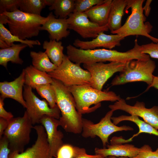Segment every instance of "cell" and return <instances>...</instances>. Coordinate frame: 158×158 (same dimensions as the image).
Wrapping results in <instances>:
<instances>
[{
  "mask_svg": "<svg viewBox=\"0 0 158 158\" xmlns=\"http://www.w3.org/2000/svg\"><path fill=\"white\" fill-rule=\"evenodd\" d=\"M51 84L55 91L56 104L61 114L59 119L60 126L66 132L81 133L83 129L82 114L77 110L72 95L60 81L52 78Z\"/></svg>",
  "mask_w": 158,
  "mask_h": 158,
  "instance_id": "1",
  "label": "cell"
},
{
  "mask_svg": "<svg viewBox=\"0 0 158 158\" xmlns=\"http://www.w3.org/2000/svg\"><path fill=\"white\" fill-rule=\"evenodd\" d=\"M0 14L7 17V24L11 33L23 40L37 36L42 25L48 19L47 17L25 13L19 9Z\"/></svg>",
  "mask_w": 158,
  "mask_h": 158,
  "instance_id": "2",
  "label": "cell"
},
{
  "mask_svg": "<svg viewBox=\"0 0 158 158\" xmlns=\"http://www.w3.org/2000/svg\"><path fill=\"white\" fill-rule=\"evenodd\" d=\"M75 99L78 112L82 114L95 111L91 107L101 104L104 101L116 102L121 99L119 95L111 91L99 90L90 85H74L67 87Z\"/></svg>",
  "mask_w": 158,
  "mask_h": 158,
  "instance_id": "3",
  "label": "cell"
},
{
  "mask_svg": "<svg viewBox=\"0 0 158 158\" xmlns=\"http://www.w3.org/2000/svg\"><path fill=\"white\" fill-rule=\"evenodd\" d=\"M144 1V0H127L125 11L131 8V14L120 29L111 33L124 38L130 35H142L149 38L154 43H158V38L149 34L152 26L149 23H144L146 18L143 14L142 4Z\"/></svg>",
  "mask_w": 158,
  "mask_h": 158,
  "instance_id": "4",
  "label": "cell"
},
{
  "mask_svg": "<svg viewBox=\"0 0 158 158\" xmlns=\"http://www.w3.org/2000/svg\"><path fill=\"white\" fill-rule=\"evenodd\" d=\"M155 68V62L150 59L128 61L126 62L123 70L114 77L111 84L114 86L141 81L149 86L152 82L154 76L153 73Z\"/></svg>",
  "mask_w": 158,
  "mask_h": 158,
  "instance_id": "5",
  "label": "cell"
},
{
  "mask_svg": "<svg viewBox=\"0 0 158 158\" xmlns=\"http://www.w3.org/2000/svg\"><path fill=\"white\" fill-rule=\"evenodd\" d=\"M33 124L26 111L22 117L13 118L8 122L3 135L8 139L11 152L21 153L29 142Z\"/></svg>",
  "mask_w": 158,
  "mask_h": 158,
  "instance_id": "6",
  "label": "cell"
},
{
  "mask_svg": "<svg viewBox=\"0 0 158 158\" xmlns=\"http://www.w3.org/2000/svg\"><path fill=\"white\" fill-rule=\"evenodd\" d=\"M80 65L73 62L65 55L61 64L48 74L67 87L74 85L91 86V74L88 71L82 68Z\"/></svg>",
  "mask_w": 158,
  "mask_h": 158,
  "instance_id": "7",
  "label": "cell"
},
{
  "mask_svg": "<svg viewBox=\"0 0 158 158\" xmlns=\"http://www.w3.org/2000/svg\"><path fill=\"white\" fill-rule=\"evenodd\" d=\"M114 112L111 110L108 111L97 123L83 118L82 136L85 138H94L97 136L100 139L103 146L105 147L108 143V138L111 134L118 131L133 130V128L129 126L123 125L118 126L112 122L111 117Z\"/></svg>",
  "mask_w": 158,
  "mask_h": 158,
  "instance_id": "8",
  "label": "cell"
},
{
  "mask_svg": "<svg viewBox=\"0 0 158 158\" xmlns=\"http://www.w3.org/2000/svg\"><path fill=\"white\" fill-rule=\"evenodd\" d=\"M23 95L26 102L25 111L31 120L33 125L40 123L42 117L45 115L59 119L61 113L57 106L51 108L44 99H39L32 91V88L25 85Z\"/></svg>",
  "mask_w": 158,
  "mask_h": 158,
  "instance_id": "9",
  "label": "cell"
},
{
  "mask_svg": "<svg viewBox=\"0 0 158 158\" xmlns=\"http://www.w3.org/2000/svg\"><path fill=\"white\" fill-rule=\"evenodd\" d=\"M126 63L112 61L105 63L100 62L83 64V66L91 74V87L102 90L104 85L110 77L116 73L123 70Z\"/></svg>",
  "mask_w": 158,
  "mask_h": 158,
  "instance_id": "10",
  "label": "cell"
},
{
  "mask_svg": "<svg viewBox=\"0 0 158 158\" xmlns=\"http://www.w3.org/2000/svg\"><path fill=\"white\" fill-rule=\"evenodd\" d=\"M114 111L116 110L124 111L131 115L140 117L144 121L158 130V106L146 108L143 102L137 101L133 106L127 104L125 100L121 98L113 104L109 106Z\"/></svg>",
  "mask_w": 158,
  "mask_h": 158,
  "instance_id": "11",
  "label": "cell"
},
{
  "mask_svg": "<svg viewBox=\"0 0 158 158\" xmlns=\"http://www.w3.org/2000/svg\"><path fill=\"white\" fill-rule=\"evenodd\" d=\"M67 20L68 29L75 31L84 39L95 38L99 33L109 30L107 25L99 26L91 21L84 12L72 13Z\"/></svg>",
  "mask_w": 158,
  "mask_h": 158,
  "instance_id": "12",
  "label": "cell"
},
{
  "mask_svg": "<svg viewBox=\"0 0 158 158\" xmlns=\"http://www.w3.org/2000/svg\"><path fill=\"white\" fill-rule=\"evenodd\" d=\"M33 128L37 135L35 143L22 152H11L9 158H53L50 153L47 133L44 126L36 125Z\"/></svg>",
  "mask_w": 158,
  "mask_h": 158,
  "instance_id": "13",
  "label": "cell"
},
{
  "mask_svg": "<svg viewBox=\"0 0 158 158\" xmlns=\"http://www.w3.org/2000/svg\"><path fill=\"white\" fill-rule=\"evenodd\" d=\"M40 123L44 126L46 131L51 154L53 157L56 158L58 151L63 145V134L57 128L60 126L59 120L45 115L41 119Z\"/></svg>",
  "mask_w": 158,
  "mask_h": 158,
  "instance_id": "14",
  "label": "cell"
},
{
  "mask_svg": "<svg viewBox=\"0 0 158 158\" xmlns=\"http://www.w3.org/2000/svg\"><path fill=\"white\" fill-rule=\"evenodd\" d=\"M124 38L118 34L109 35L101 32L90 41H84L76 39L73 44L75 47L83 50L94 49L100 47L111 49L116 46H120L121 41Z\"/></svg>",
  "mask_w": 158,
  "mask_h": 158,
  "instance_id": "15",
  "label": "cell"
},
{
  "mask_svg": "<svg viewBox=\"0 0 158 158\" xmlns=\"http://www.w3.org/2000/svg\"><path fill=\"white\" fill-rule=\"evenodd\" d=\"M25 83V73L23 69L20 75L14 80L0 83V97L4 99L6 98L13 99L26 108V102L23 92Z\"/></svg>",
  "mask_w": 158,
  "mask_h": 158,
  "instance_id": "16",
  "label": "cell"
},
{
  "mask_svg": "<svg viewBox=\"0 0 158 158\" xmlns=\"http://www.w3.org/2000/svg\"><path fill=\"white\" fill-rule=\"evenodd\" d=\"M47 17L48 19L42 25L41 30L47 31L50 40L59 41L69 35L67 18H56L52 12Z\"/></svg>",
  "mask_w": 158,
  "mask_h": 158,
  "instance_id": "17",
  "label": "cell"
},
{
  "mask_svg": "<svg viewBox=\"0 0 158 158\" xmlns=\"http://www.w3.org/2000/svg\"><path fill=\"white\" fill-rule=\"evenodd\" d=\"M107 148H95L96 154L102 156L105 158L109 156L125 157L133 158L136 157L143 149V147L138 148L133 145L126 144H116L108 145Z\"/></svg>",
  "mask_w": 158,
  "mask_h": 158,
  "instance_id": "18",
  "label": "cell"
},
{
  "mask_svg": "<svg viewBox=\"0 0 158 158\" xmlns=\"http://www.w3.org/2000/svg\"><path fill=\"white\" fill-rule=\"evenodd\" d=\"M111 120L113 123L116 125L123 121H130L135 123L139 128L138 132L133 135L128 139L125 140L122 138L118 137L117 139V141L118 143L122 144L130 142L135 137L142 133H149L158 136V130L144 121L140 119L139 117L137 116L131 115L128 116L122 115L118 117H112ZM156 151L158 152V148Z\"/></svg>",
  "mask_w": 158,
  "mask_h": 158,
  "instance_id": "19",
  "label": "cell"
},
{
  "mask_svg": "<svg viewBox=\"0 0 158 158\" xmlns=\"http://www.w3.org/2000/svg\"><path fill=\"white\" fill-rule=\"evenodd\" d=\"M112 0H105L104 2L95 5L84 13L90 20L100 26L107 25Z\"/></svg>",
  "mask_w": 158,
  "mask_h": 158,
  "instance_id": "20",
  "label": "cell"
},
{
  "mask_svg": "<svg viewBox=\"0 0 158 158\" xmlns=\"http://www.w3.org/2000/svg\"><path fill=\"white\" fill-rule=\"evenodd\" d=\"M127 3V0H112L107 24L111 32L122 26V19Z\"/></svg>",
  "mask_w": 158,
  "mask_h": 158,
  "instance_id": "21",
  "label": "cell"
},
{
  "mask_svg": "<svg viewBox=\"0 0 158 158\" xmlns=\"http://www.w3.org/2000/svg\"><path fill=\"white\" fill-rule=\"evenodd\" d=\"M25 73V84L35 89L38 86L51 84L52 78L47 73L39 70L32 65L23 69Z\"/></svg>",
  "mask_w": 158,
  "mask_h": 158,
  "instance_id": "22",
  "label": "cell"
},
{
  "mask_svg": "<svg viewBox=\"0 0 158 158\" xmlns=\"http://www.w3.org/2000/svg\"><path fill=\"white\" fill-rule=\"evenodd\" d=\"M28 45L21 43L12 45L7 48L0 49V65L7 68L8 63L22 65L23 61L19 57L20 51L28 47Z\"/></svg>",
  "mask_w": 158,
  "mask_h": 158,
  "instance_id": "23",
  "label": "cell"
},
{
  "mask_svg": "<svg viewBox=\"0 0 158 158\" xmlns=\"http://www.w3.org/2000/svg\"><path fill=\"white\" fill-rule=\"evenodd\" d=\"M43 48L51 61L57 67L63 61L65 55L63 53V46L61 41L50 40L44 42Z\"/></svg>",
  "mask_w": 158,
  "mask_h": 158,
  "instance_id": "24",
  "label": "cell"
},
{
  "mask_svg": "<svg viewBox=\"0 0 158 158\" xmlns=\"http://www.w3.org/2000/svg\"><path fill=\"white\" fill-rule=\"evenodd\" d=\"M32 66L37 69L47 73L52 71L57 67L50 61L46 53L32 51L30 53Z\"/></svg>",
  "mask_w": 158,
  "mask_h": 158,
  "instance_id": "25",
  "label": "cell"
},
{
  "mask_svg": "<svg viewBox=\"0 0 158 158\" xmlns=\"http://www.w3.org/2000/svg\"><path fill=\"white\" fill-rule=\"evenodd\" d=\"M49 9L54 10L56 18H67L74 11L75 0H53Z\"/></svg>",
  "mask_w": 158,
  "mask_h": 158,
  "instance_id": "26",
  "label": "cell"
},
{
  "mask_svg": "<svg viewBox=\"0 0 158 158\" xmlns=\"http://www.w3.org/2000/svg\"><path fill=\"white\" fill-rule=\"evenodd\" d=\"M53 0H20V10L24 12L41 16L42 10L51 6Z\"/></svg>",
  "mask_w": 158,
  "mask_h": 158,
  "instance_id": "27",
  "label": "cell"
},
{
  "mask_svg": "<svg viewBox=\"0 0 158 158\" xmlns=\"http://www.w3.org/2000/svg\"><path fill=\"white\" fill-rule=\"evenodd\" d=\"M4 24L3 23L0 22V40L4 42L9 47L14 42H18L26 44L31 48L33 47L34 45H41L40 42L38 40H23L13 35L5 27Z\"/></svg>",
  "mask_w": 158,
  "mask_h": 158,
  "instance_id": "28",
  "label": "cell"
},
{
  "mask_svg": "<svg viewBox=\"0 0 158 158\" xmlns=\"http://www.w3.org/2000/svg\"><path fill=\"white\" fill-rule=\"evenodd\" d=\"M35 89L40 96L47 101L50 107L54 108L57 106L55 91L51 84L39 85Z\"/></svg>",
  "mask_w": 158,
  "mask_h": 158,
  "instance_id": "29",
  "label": "cell"
},
{
  "mask_svg": "<svg viewBox=\"0 0 158 158\" xmlns=\"http://www.w3.org/2000/svg\"><path fill=\"white\" fill-rule=\"evenodd\" d=\"M105 0H75L73 12L83 13L92 7L102 4Z\"/></svg>",
  "mask_w": 158,
  "mask_h": 158,
  "instance_id": "30",
  "label": "cell"
},
{
  "mask_svg": "<svg viewBox=\"0 0 158 158\" xmlns=\"http://www.w3.org/2000/svg\"><path fill=\"white\" fill-rule=\"evenodd\" d=\"M20 0H0V14L12 12L19 9Z\"/></svg>",
  "mask_w": 158,
  "mask_h": 158,
  "instance_id": "31",
  "label": "cell"
},
{
  "mask_svg": "<svg viewBox=\"0 0 158 158\" xmlns=\"http://www.w3.org/2000/svg\"><path fill=\"white\" fill-rule=\"evenodd\" d=\"M140 49L142 53L158 59V43L151 42L140 45Z\"/></svg>",
  "mask_w": 158,
  "mask_h": 158,
  "instance_id": "32",
  "label": "cell"
},
{
  "mask_svg": "<svg viewBox=\"0 0 158 158\" xmlns=\"http://www.w3.org/2000/svg\"><path fill=\"white\" fill-rule=\"evenodd\" d=\"M74 147L68 144L63 145L59 149L57 158H74Z\"/></svg>",
  "mask_w": 158,
  "mask_h": 158,
  "instance_id": "33",
  "label": "cell"
},
{
  "mask_svg": "<svg viewBox=\"0 0 158 158\" xmlns=\"http://www.w3.org/2000/svg\"><path fill=\"white\" fill-rule=\"evenodd\" d=\"M143 147V150L133 158H158V152L152 151L148 145H145Z\"/></svg>",
  "mask_w": 158,
  "mask_h": 158,
  "instance_id": "34",
  "label": "cell"
},
{
  "mask_svg": "<svg viewBox=\"0 0 158 158\" xmlns=\"http://www.w3.org/2000/svg\"><path fill=\"white\" fill-rule=\"evenodd\" d=\"M0 139V158H9L11 152L9 142L4 135Z\"/></svg>",
  "mask_w": 158,
  "mask_h": 158,
  "instance_id": "35",
  "label": "cell"
},
{
  "mask_svg": "<svg viewBox=\"0 0 158 158\" xmlns=\"http://www.w3.org/2000/svg\"><path fill=\"white\" fill-rule=\"evenodd\" d=\"M74 158H104L102 156L99 154H88L87 153L85 149L83 148L74 147Z\"/></svg>",
  "mask_w": 158,
  "mask_h": 158,
  "instance_id": "36",
  "label": "cell"
},
{
  "mask_svg": "<svg viewBox=\"0 0 158 158\" xmlns=\"http://www.w3.org/2000/svg\"><path fill=\"white\" fill-rule=\"evenodd\" d=\"M4 99L0 97V118H3L8 122L13 118V116L10 112L7 111L4 107Z\"/></svg>",
  "mask_w": 158,
  "mask_h": 158,
  "instance_id": "37",
  "label": "cell"
},
{
  "mask_svg": "<svg viewBox=\"0 0 158 158\" xmlns=\"http://www.w3.org/2000/svg\"><path fill=\"white\" fill-rule=\"evenodd\" d=\"M8 124V121L3 118H0V138L3 136Z\"/></svg>",
  "mask_w": 158,
  "mask_h": 158,
  "instance_id": "38",
  "label": "cell"
},
{
  "mask_svg": "<svg viewBox=\"0 0 158 158\" xmlns=\"http://www.w3.org/2000/svg\"><path fill=\"white\" fill-rule=\"evenodd\" d=\"M152 0H147L146 2L145 5L143 7V10L144 11L145 16L148 17L150 13L151 8L150 6V4Z\"/></svg>",
  "mask_w": 158,
  "mask_h": 158,
  "instance_id": "39",
  "label": "cell"
},
{
  "mask_svg": "<svg viewBox=\"0 0 158 158\" xmlns=\"http://www.w3.org/2000/svg\"><path fill=\"white\" fill-rule=\"evenodd\" d=\"M151 87H154L158 90V75L156 76H154L152 83L150 86H148L146 91Z\"/></svg>",
  "mask_w": 158,
  "mask_h": 158,
  "instance_id": "40",
  "label": "cell"
},
{
  "mask_svg": "<svg viewBox=\"0 0 158 158\" xmlns=\"http://www.w3.org/2000/svg\"><path fill=\"white\" fill-rule=\"evenodd\" d=\"M104 158H129L127 157H116L113 156H109Z\"/></svg>",
  "mask_w": 158,
  "mask_h": 158,
  "instance_id": "41",
  "label": "cell"
}]
</instances>
